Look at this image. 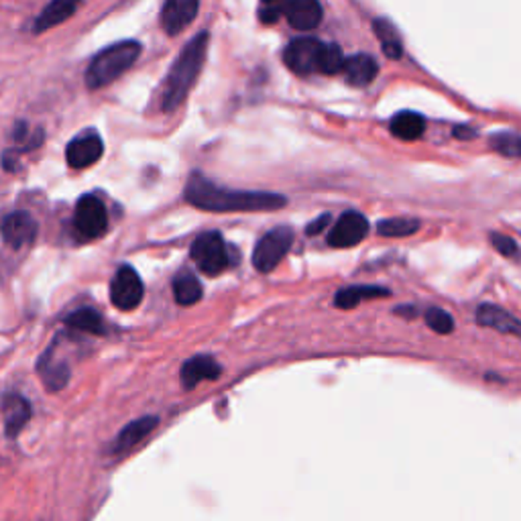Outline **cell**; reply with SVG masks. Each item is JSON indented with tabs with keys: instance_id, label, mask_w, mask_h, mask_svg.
Listing matches in <instances>:
<instances>
[{
	"instance_id": "4",
	"label": "cell",
	"mask_w": 521,
	"mask_h": 521,
	"mask_svg": "<svg viewBox=\"0 0 521 521\" xmlns=\"http://www.w3.org/2000/svg\"><path fill=\"white\" fill-rule=\"evenodd\" d=\"M192 261L202 274L218 275L230 265V253L221 232H204L192 245Z\"/></svg>"
},
{
	"instance_id": "29",
	"label": "cell",
	"mask_w": 521,
	"mask_h": 521,
	"mask_svg": "<svg viewBox=\"0 0 521 521\" xmlns=\"http://www.w3.org/2000/svg\"><path fill=\"white\" fill-rule=\"evenodd\" d=\"M491 143H493V149L499 151L501 155L521 157V135L517 133H497Z\"/></svg>"
},
{
	"instance_id": "27",
	"label": "cell",
	"mask_w": 521,
	"mask_h": 521,
	"mask_svg": "<svg viewBox=\"0 0 521 521\" xmlns=\"http://www.w3.org/2000/svg\"><path fill=\"white\" fill-rule=\"evenodd\" d=\"M344 56H343V49L338 48L336 43H324L322 45V51H320V59H318V72L320 74H326V75H332V74H338V72H343V67H344Z\"/></svg>"
},
{
	"instance_id": "1",
	"label": "cell",
	"mask_w": 521,
	"mask_h": 521,
	"mask_svg": "<svg viewBox=\"0 0 521 521\" xmlns=\"http://www.w3.org/2000/svg\"><path fill=\"white\" fill-rule=\"evenodd\" d=\"M184 195L194 208L206 210V213H271L288 204V198L282 194L230 190L200 173H192Z\"/></svg>"
},
{
	"instance_id": "8",
	"label": "cell",
	"mask_w": 521,
	"mask_h": 521,
	"mask_svg": "<svg viewBox=\"0 0 521 521\" xmlns=\"http://www.w3.org/2000/svg\"><path fill=\"white\" fill-rule=\"evenodd\" d=\"M322 45L324 43L314 39V37H300V39H293L283 51V62L293 74L300 75L318 72Z\"/></svg>"
},
{
	"instance_id": "24",
	"label": "cell",
	"mask_w": 521,
	"mask_h": 521,
	"mask_svg": "<svg viewBox=\"0 0 521 521\" xmlns=\"http://www.w3.org/2000/svg\"><path fill=\"white\" fill-rule=\"evenodd\" d=\"M426 123L424 118L415 112H399V115L391 120V133L402 141H415L424 135Z\"/></svg>"
},
{
	"instance_id": "6",
	"label": "cell",
	"mask_w": 521,
	"mask_h": 521,
	"mask_svg": "<svg viewBox=\"0 0 521 521\" xmlns=\"http://www.w3.org/2000/svg\"><path fill=\"white\" fill-rule=\"evenodd\" d=\"M74 226L80 237L84 239L102 237L109 229V214L104 204L96 195H82L78 204H75Z\"/></svg>"
},
{
	"instance_id": "17",
	"label": "cell",
	"mask_w": 521,
	"mask_h": 521,
	"mask_svg": "<svg viewBox=\"0 0 521 521\" xmlns=\"http://www.w3.org/2000/svg\"><path fill=\"white\" fill-rule=\"evenodd\" d=\"M157 426H160V420H157L155 415H145V418L131 421V424L125 426L118 432L115 444H112V452H123V450L133 448L135 444L145 440V438L153 432Z\"/></svg>"
},
{
	"instance_id": "12",
	"label": "cell",
	"mask_w": 521,
	"mask_h": 521,
	"mask_svg": "<svg viewBox=\"0 0 521 521\" xmlns=\"http://www.w3.org/2000/svg\"><path fill=\"white\" fill-rule=\"evenodd\" d=\"M200 9V0H165L161 11V27L168 35H179L194 22Z\"/></svg>"
},
{
	"instance_id": "21",
	"label": "cell",
	"mask_w": 521,
	"mask_h": 521,
	"mask_svg": "<svg viewBox=\"0 0 521 521\" xmlns=\"http://www.w3.org/2000/svg\"><path fill=\"white\" fill-rule=\"evenodd\" d=\"M39 375L49 391L64 389L70 381V367L65 362L54 359V352L48 351L39 360Z\"/></svg>"
},
{
	"instance_id": "13",
	"label": "cell",
	"mask_w": 521,
	"mask_h": 521,
	"mask_svg": "<svg viewBox=\"0 0 521 521\" xmlns=\"http://www.w3.org/2000/svg\"><path fill=\"white\" fill-rule=\"evenodd\" d=\"M477 322L482 328H491L495 332H501V334L521 338V320H517L516 316L508 312V309H503L501 306L481 304L477 308Z\"/></svg>"
},
{
	"instance_id": "32",
	"label": "cell",
	"mask_w": 521,
	"mask_h": 521,
	"mask_svg": "<svg viewBox=\"0 0 521 521\" xmlns=\"http://www.w3.org/2000/svg\"><path fill=\"white\" fill-rule=\"evenodd\" d=\"M328 224H330V214H322V216L316 218L314 222H309V224H308L306 232L309 234V237H316V234H320L324 229H326Z\"/></svg>"
},
{
	"instance_id": "16",
	"label": "cell",
	"mask_w": 521,
	"mask_h": 521,
	"mask_svg": "<svg viewBox=\"0 0 521 521\" xmlns=\"http://www.w3.org/2000/svg\"><path fill=\"white\" fill-rule=\"evenodd\" d=\"M288 21L298 31H312L322 22L320 0H293L288 11Z\"/></svg>"
},
{
	"instance_id": "10",
	"label": "cell",
	"mask_w": 521,
	"mask_h": 521,
	"mask_svg": "<svg viewBox=\"0 0 521 521\" xmlns=\"http://www.w3.org/2000/svg\"><path fill=\"white\" fill-rule=\"evenodd\" d=\"M104 153V143L100 135L94 131H84L74 141L67 143L65 160L74 169H86L100 160Z\"/></svg>"
},
{
	"instance_id": "18",
	"label": "cell",
	"mask_w": 521,
	"mask_h": 521,
	"mask_svg": "<svg viewBox=\"0 0 521 521\" xmlns=\"http://www.w3.org/2000/svg\"><path fill=\"white\" fill-rule=\"evenodd\" d=\"M3 413L6 436L14 438L21 432L22 426L27 424L29 418H31V405H29L25 397L11 394L3 399Z\"/></svg>"
},
{
	"instance_id": "7",
	"label": "cell",
	"mask_w": 521,
	"mask_h": 521,
	"mask_svg": "<svg viewBox=\"0 0 521 521\" xmlns=\"http://www.w3.org/2000/svg\"><path fill=\"white\" fill-rule=\"evenodd\" d=\"M143 296H145V288L137 271L128 265L120 267L110 283V301L115 308L131 312L141 304Z\"/></svg>"
},
{
	"instance_id": "2",
	"label": "cell",
	"mask_w": 521,
	"mask_h": 521,
	"mask_svg": "<svg viewBox=\"0 0 521 521\" xmlns=\"http://www.w3.org/2000/svg\"><path fill=\"white\" fill-rule=\"evenodd\" d=\"M208 43H210L208 31H202L195 35L194 39L187 41L186 48L181 49V54L171 65L168 78H165L163 104H161L163 112L171 115V112H176L181 104L186 102L194 82L198 80L204 62H206Z\"/></svg>"
},
{
	"instance_id": "5",
	"label": "cell",
	"mask_w": 521,
	"mask_h": 521,
	"mask_svg": "<svg viewBox=\"0 0 521 521\" xmlns=\"http://www.w3.org/2000/svg\"><path fill=\"white\" fill-rule=\"evenodd\" d=\"M293 245V230L288 226H277V229L269 230L255 247L253 253V265L261 274H269L274 271L283 256L290 253Z\"/></svg>"
},
{
	"instance_id": "25",
	"label": "cell",
	"mask_w": 521,
	"mask_h": 521,
	"mask_svg": "<svg viewBox=\"0 0 521 521\" xmlns=\"http://www.w3.org/2000/svg\"><path fill=\"white\" fill-rule=\"evenodd\" d=\"M418 218H385L377 224V232L385 239H405L420 230Z\"/></svg>"
},
{
	"instance_id": "3",
	"label": "cell",
	"mask_w": 521,
	"mask_h": 521,
	"mask_svg": "<svg viewBox=\"0 0 521 521\" xmlns=\"http://www.w3.org/2000/svg\"><path fill=\"white\" fill-rule=\"evenodd\" d=\"M141 56L139 41H118L115 45L104 48L100 54H96L86 70V86L90 90L104 88L115 82L118 75H123Z\"/></svg>"
},
{
	"instance_id": "23",
	"label": "cell",
	"mask_w": 521,
	"mask_h": 521,
	"mask_svg": "<svg viewBox=\"0 0 521 521\" xmlns=\"http://www.w3.org/2000/svg\"><path fill=\"white\" fill-rule=\"evenodd\" d=\"M65 326L78 332H86V334H104L107 328H104V322L100 318V314L92 308H80L75 309L74 314H70L65 318Z\"/></svg>"
},
{
	"instance_id": "30",
	"label": "cell",
	"mask_w": 521,
	"mask_h": 521,
	"mask_svg": "<svg viewBox=\"0 0 521 521\" xmlns=\"http://www.w3.org/2000/svg\"><path fill=\"white\" fill-rule=\"evenodd\" d=\"M293 0H261V21L277 22L282 14H288Z\"/></svg>"
},
{
	"instance_id": "28",
	"label": "cell",
	"mask_w": 521,
	"mask_h": 521,
	"mask_svg": "<svg viewBox=\"0 0 521 521\" xmlns=\"http://www.w3.org/2000/svg\"><path fill=\"white\" fill-rule=\"evenodd\" d=\"M424 320L430 330H434L436 334H452L455 332V318L442 308H430Z\"/></svg>"
},
{
	"instance_id": "9",
	"label": "cell",
	"mask_w": 521,
	"mask_h": 521,
	"mask_svg": "<svg viewBox=\"0 0 521 521\" xmlns=\"http://www.w3.org/2000/svg\"><path fill=\"white\" fill-rule=\"evenodd\" d=\"M369 234V221L360 213H344L328 232V245L334 248H351L365 240Z\"/></svg>"
},
{
	"instance_id": "15",
	"label": "cell",
	"mask_w": 521,
	"mask_h": 521,
	"mask_svg": "<svg viewBox=\"0 0 521 521\" xmlns=\"http://www.w3.org/2000/svg\"><path fill=\"white\" fill-rule=\"evenodd\" d=\"M80 3L82 0H51V3L41 11L39 17H37L33 31L43 33L51 27L62 25V22H65L75 11L80 9Z\"/></svg>"
},
{
	"instance_id": "26",
	"label": "cell",
	"mask_w": 521,
	"mask_h": 521,
	"mask_svg": "<svg viewBox=\"0 0 521 521\" xmlns=\"http://www.w3.org/2000/svg\"><path fill=\"white\" fill-rule=\"evenodd\" d=\"M373 29L375 33L379 35V39L383 43V49H385V56L397 59L402 56V41H399V35L395 31V27L391 25L389 21L385 19H377L373 22Z\"/></svg>"
},
{
	"instance_id": "31",
	"label": "cell",
	"mask_w": 521,
	"mask_h": 521,
	"mask_svg": "<svg viewBox=\"0 0 521 521\" xmlns=\"http://www.w3.org/2000/svg\"><path fill=\"white\" fill-rule=\"evenodd\" d=\"M491 245H493L495 251L503 256H516L519 253L517 243L511 237H508V234L493 232L491 234Z\"/></svg>"
},
{
	"instance_id": "14",
	"label": "cell",
	"mask_w": 521,
	"mask_h": 521,
	"mask_svg": "<svg viewBox=\"0 0 521 521\" xmlns=\"http://www.w3.org/2000/svg\"><path fill=\"white\" fill-rule=\"evenodd\" d=\"M222 369L213 357H194L181 365L179 379L186 389H194L202 381H216Z\"/></svg>"
},
{
	"instance_id": "22",
	"label": "cell",
	"mask_w": 521,
	"mask_h": 521,
	"mask_svg": "<svg viewBox=\"0 0 521 521\" xmlns=\"http://www.w3.org/2000/svg\"><path fill=\"white\" fill-rule=\"evenodd\" d=\"M202 283L190 271H181L173 279V296L179 306H194L202 300Z\"/></svg>"
},
{
	"instance_id": "11",
	"label": "cell",
	"mask_w": 521,
	"mask_h": 521,
	"mask_svg": "<svg viewBox=\"0 0 521 521\" xmlns=\"http://www.w3.org/2000/svg\"><path fill=\"white\" fill-rule=\"evenodd\" d=\"M0 234L4 243L13 248L29 247L37 237V221L29 213L17 210L0 221Z\"/></svg>"
},
{
	"instance_id": "20",
	"label": "cell",
	"mask_w": 521,
	"mask_h": 521,
	"mask_svg": "<svg viewBox=\"0 0 521 521\" xmlns=\"http://www.w3.org/2000/svg\"><path fill=\"white\" fill-rule=\"evenodd\" d=\"M344 78L351 86H367L371 84L377 75V64L371 56L359 54L352 56L344 62Z\"/></svg>"
},
{
	"instance_id": "19",
	"label": "cell",
	"mask_w": 521,
	"mask_h": 521,
	"mask_svg": "<svg viewBox=\"0 0 521 521\" xmlns=\"http://www.w3.org/2000/svg\"><path fill=\"white\" fill-rule=\"evenodd\" d=\"M389 296H391V291L387 288H381V285H349V288L336 291L334 306L341 309H352L365 300L389 298Z\"/></svg>"
}]
</instances>
